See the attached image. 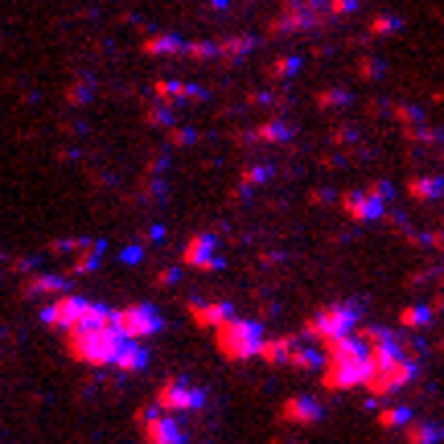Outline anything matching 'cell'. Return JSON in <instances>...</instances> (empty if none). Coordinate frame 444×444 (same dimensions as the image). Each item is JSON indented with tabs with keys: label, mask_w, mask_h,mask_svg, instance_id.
Instances as JSON below:
<instances>
[{
	"label": "cell",
	"mask_w": 444,
	"mask_h": 444,
	"mask_svg": "<svg viewBox=\"0 0 444 444\" xmlns=\"http://www.w3.org/2000/svg\"><path fill=\"white\" fill-rule=\"evenodd\" d=\"M292 371H317L321 366V354L313 350V346H301V342H292V350H288V358H284Z\"/></svg>",
	"instance_id": "cell-10"
},
{
	"label": "cell",
	"mask_w": 444,
	"mask_h": 444,
	"mask_svg": "<svg viewBox=\"0 0 444 444\" xmlns=\"http://www.w3.org/2000/svg\"><path fill=\"white\" fill-rule=\"evenodd\" d=\"M288 350H292V337H263L256 358H263L268 366H280L284 358H288Z\"/></svg>",
	"instance_id": "cell-11"
},
{
	"label": "cell",
	"mask_w": 444,
	"mask_h": 444,
	"mask_svg": "<svg viewBox=\"0 0 444 444\" xmlns=\"http://www.w3.org/2000/svg\"><path fill=\"white\" fill-rule=\"evenodd\" d=\"M263 325L259 321H247V317H227L222 325L214 329V342H218V350L227 354L231 362H247V358H256L259 346H263Z\"/></svg>",
	"instance_id": "cell-2"
},
{
	"label": "cell",
	"mask_w": 444,
	"mask_h": 444,
	"mask_svg": "<svg viewBox=\"0 0 444 444\" xmlns=\"http://www.w3.org/2000/svg\"><path fill=\"white\" fill-rule=\"evenodd\" d=\"M157 407L169 416H181V412H202L206 407V391L193 387L186 378H169L161 391H157Z\"/></svg>",
	"instance_id": "cell-5"
},
{
	"label": "cell",
	"mask_w": 444,
	"mask_h": 444,
	"mask_svg": "<svg viewBox=\"0 0 444 444\" xmlns=\"http://www.w3.org/2000/svg\"><path fill=\"white\" fill-rule=\"evenodd\" d=\"M193 317L202 321V325H210V329H218L227 317H234L227 304H193Z\"/></svg>",
	"instance_id": "cell-12"
},
{
	"label": "cell",
	"mask_w": 444,
	"mask_h": 444,
	"mask_svg": "<svg viewBox=\"0 0 444 444\" xmlns=\"http://www.w3.org/2000/svg\"><path fill=\"white\" fill-rule=\"evenodd\" d=\"M403 440L407 444H440L444 440V428L432 420H412L403 428Z\"/></svg>",
	"instance_id": "cell-9"
},
{
	"label": "cell",
	"mask_w": 444,
	"mask_h": 444,
	"mask_svg": "<svg viewBox=\"0 0 444 444\" xmlns=\"http://www.w3.org/2000/svg\"><path fill=\"white\" fill-rule=\"evenodd\" d=\"M366 378H371V350L358 337V329L329 337L321 346V383L329 391H358Z\"/></svg>",
	"instance_id": "cell-1"
},
{
	"label": "cell",
	"mask_w": 444,
	"mask_h": 444,
	"mask_svg": "<svg viewBox=\"0 0 444 444\" xmlns=\"http://www.w3.org/2000/svg\"><path fill=\"white\" fill-rule=\"evenodd\" d=\"M140 428L144 436L152 444H186V428L177 416H169L161 407H152V412H140Z\"/></svg>",
	"instance_id": "cell-6"
},
{
	"label": "cell",
	"mask_w": 444,
	"mask_h": 444,
	"mask_svg": "<svg viewBox=\"0 0 444 444\" xmlns=\"http://www.w3.org/2000/svg\"><path fill=\"white\" fill-rule=\"evenodd\" d=\"M354 329H358V308L354 304H329L317 317L304 321V333L313 342H321V346H325L329 337H342V333H354Z\"/></svg>",
	"instance_id": "cell-4"
},
{
	"label": "cell",
	"mask_w": 444,
	"mask_h": 444,
	"mask_svg": "<svg viewBox=\"0 0 444 444\" xmlns=\"http://www.w3.org/2000/svg\"><path fill=\"white\" fill-rule=\"evenodd\" d=\"M412 420H416L412 407H378V424H383V428H399V432H403Z\"/></svg>",
	"instance_id": "cell-13"
},
{
	"label": "cell",
	"mask_w": 444,
	"mask_h": 444,
	"mask_svg": "<svg viewBox=\"0 0 444 444\" xmlns=\"http://www.w3.org/2000/svg\"><path fill=\"white\" fill-rule=\"evenodd\" d=\"M280 416H284L288 424H317L321 416H325V407H321L313 395H292L288 403H284Z\"/></svg>",
	"instance_id": "cell-8"
},
{
	"label": "cell",
	"mask_w": 444,
	"mask_h": 444,
	"mask_svg": "<svg viewBox=\"0 0 444 444\" xmlns=\"http://www.w3.org/2000/svg\"><path fill=\"white\" fill-rule=\"evenodd\" d=\"M416 374H420V362H416L412 354H399L391 362H371V378L362 383V391H371L374 399L395 395V391H403Z\"/></svg>",
	"instance_id": "cell-3"
},
{
	"label": "cell",
	"mask_w": 444,
	"mask_h": 444,
	"mask_svg": "<svg viewBox=\"0 0 444 444\" xmlns=\"http://www.w3.org/2000/svg\"><path fill=\"white\" fill-rule=\"evenodd\" d=\"M116 317H119V329H124L128 342H144V337H152L161 329V313L152 304H132V308H124Z\"/></svg>",
	"instance_id": "cell-7"
},
{
	"label": "cell",
	"mask_w": 444,
	"mask_h": 444,
	"mask_svg": "<svg viewBox=\"0 0 444 444\" xmlns=\"http://www.w3.org/2000/svg\"><path fill=\"white\" fill-rule=\"evenodd\" d=\"M428 321H432V313L420 308V304H416V308H403V325L407 329H420V325H428Z\"/></svg>",
	"instance_id": "cell-14"
}]
</instances>
